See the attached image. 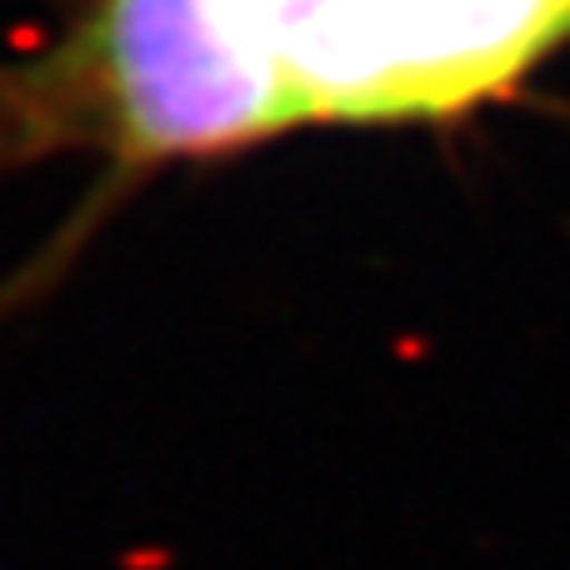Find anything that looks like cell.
<instances>
[{
    "label": "cell",
    "instance_id": "cell-1",
    "mask_svg": "<svg viewBox=\"0 0 570 570\" xmlns=\"http://www.w3.org/2000/svg\"><path fill=\"white\" fill-rule=\"evenodd\" d=\"M301 120H445L570 36V0H246Z\"/></svg>",
    "mask_w": 570,
    "mask_h": 570
},
{
    "label": "cell",
    "instance_id": "cell-2",
    "mask_svg": "<svg viewBox=\"0 0 570 570\" xmlns=\"http://www.w3.org/2000/svg\"><path fill=\"white\" fill-rule=\"evenodd\" d=\"M96 76L110 156L130 166L230 156L301 126L246 0H106Z\"/></svg>",
    "mask_w": 570,
    "mask_h": 570
}]
</instances>
